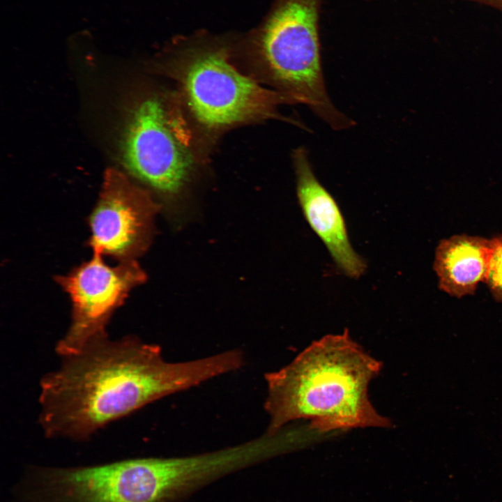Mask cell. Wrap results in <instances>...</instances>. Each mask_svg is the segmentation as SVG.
Instances as JSON below:
<instances>
[{"label": "cell", "mask_w": 502, "mask_h": 502, "mask_svg": "<svg viewBox=\"0 0 502 502\" xmlns=\"http://www.w3.org/2000/svg\"><path fill=\"white\" fill-rule=\"evenodd\" d=\"M382 367L351 339L347 330L313 342L289 364L266 374L264 409L268 434L295 420L307 419L320 432L358 427H390L368 396Z\"/></svg>", "instance_id": "7a4b0ae2"}, {"label": "cell", "mask_w": 502, "mask_h": 502, "mask_svg": "<svg viewBox=\"0 0 502 502\" xmlns=\"http://www.w3.org/2000/svg\"><path fill=\"white\" fill-rule=\"evenodd\" d=\"M9 502H167L157 457L77 467L32 466Z\"/></svg>", "instance_id": "5b68a950"}, {"label": "cell", "mask_w": 502, "mask_h": 502, "mask_svg": "<svg viewBox=\"0 0 502 502\" xmlns=\"http://www.w3.org/2000/svg\"><path fill=\"white\" fill-rule=\"evenodd\" d=\"M235 350L166 361L160 347L132 336L91 340L62 356L40 381V423L50 438L89 439L107 424L169 395L240 368Z\"/></svg>", "instance_id": "6da1fadb"}, {"label": "cell", "mask_w": 502, "mask_h": 502, "mask_svg": "<svg viewBox=\"0 0 502 502\" xmlns=\"http://www.w3.org/2000/svg\"><path fill=\"white\" fill-rule=\"evenodd\" d=\"M121 146L128 172L158 195L173 220H179L194 160L190 133L178 112L162 96L139 97L128 111Z\"/></svg>", "instance_id": "3957f363"}, {"label": "cell", "mask_w": 502, "mask_h": 502, "mask_svg": "<svg viewBox=\"0 0 502 502\" xmlns=\"http://www.w3.org/2000/svg\"><path fill=\"white\" fill-rule=\"evenodd\" d=\"M178 77L188 109L208 129L278 116L279 105L298 103L291 96L264 88L242 74L220 50L196 54Z\"/></svg>", "instance_id": "8992f818"}, {"label": "cell", "mask_w": 502, "mask_h": 502, "mask_svg": "<svg viewBox=\"0 0 502 502\" xmlns=\"http://www.w3.org/2000/svg\"><path fill=\"white\" fill-rule=\"evenodd\" d=\"M491 253V238L456 234L441 240L434 261L440 290L456 298L473 294L485 282Z\"/></svg>", "instance_id": "30bf717a"}, {"label": "cell", "mask_w": 502, "mask_h": 502, "mask_svg": "<svg viewBox=\"0 0 502 502\" xmlns=\"http://www.w3.org/2000/svg\"><path fill=\"white\" fill-rule=\"evenodd\" d=\"M293 156L297 197L307 222L337 268L350 277H359L365 272L366 264L350 243L339 206L315 176L305 149L299 147Z\"/></svg>", "instance_id": "9c48e42d"}, {"label": "cell", "mask_w": 502, "mask_h": 502, "mask_svg": "<svg viewBox=\"0 0 502 502\" xmlns=\"http://www.w3.org/2000/svg\"><path fill=\"white\" fill-rule=\"evenodd\" d=\"M323 0H280L264 27L262 59L269 79L305 104L334 130L354 122L332 103L321 65L320 15Z\"/></svg>", "instance_id": "277c9868"}, {"label": "cell", "mask_w": 502, "mask_h": 502, "mask_svg": "<svg viewBox=\"0 0 502 502\" xmlns=\"http://www.w3.org/2000/svg\"><path fill=\"white\" fill-rule=\"evenodd\" d=\"M146 279L137 260L111 266L97 254L67 275L57 276L56 281L72 303L70 325L56 344L57 353L61 357L75 353L90 341L107 335L113 313Z\"/></svg>", "instance_id": "52a82bcc"}, {"label": "cell", "mask_w": 502, "mask_h": 502, "mask_svg": "<svg viewBox=\"0 0 502 502\" xmlns=\"http://www.w3.org/2000/svg\"><path fill=\"white\" fill-rule=\"evenodd\" d=\"M493 7L502 12V0H466Z\"/></svg>", "instance_id": "7c38bea8"}, {"label": "cell", "mask_w": 502, "mask_h": 502, "mask_svg": "<svg viewBox=\"0 0 502 502\" xmlns=\"http://www.w3.org/2000/svg\"><path fill=\"white\" fill-rule=\"evenodd\" d=\"M161 208L149 190L120 170L107 169L89 220L93 254L119 262L136 260L151 245L154 220Z\"/></svg>", "instance_id": "ba28073f"}, {"label": "cell", "mask_w": 502, "mask_h": 502, "mask_svg": "<svg viewBox=\"0 0 502 502\" xmlns=\"http://www.w3.org/2000/svg\"><path fill=\"white\" fill-rule=\"evenodd\" d=\"M492 253L485 280L492 297L502 303V235L491 238Z\"/></svg>", "instance_id": "8fae6325"}]
</instances>
